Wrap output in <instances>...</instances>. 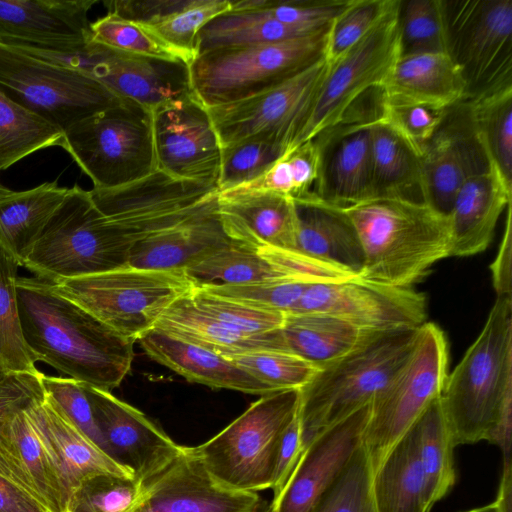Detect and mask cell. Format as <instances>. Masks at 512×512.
<instances>
[{"instance_id":"6da1fadb","label":"cell","mask_w":512,"mask_h":512,"mask_svg":"<svg viewBox=\"0 0 512 512\" xmlns=\"http://www.w3.org/2000/svg\"><path fill=\"white\" fill-rule=\"evenodd\" d=\"M26 344L42 361L83 384L111 392L131 369L134 342L37 278H17Z\"/></svg>"},{"instance_id":"7a4b0ae2","label":"cell","mask_w":512,"mask_h":512,"mask_svg":"<svg viewBox=\"0 0 512 512\" xmlns=\"http://www.w3.org/2000/svg\"><path fill=\"white\" fill-rule=\"evenodd\" d=\"M341 208L362 246V279L412 287L435 263L449 257V216L424 201L375 197Z\"/></svg>"},{"instance_id":"3957f363","label":"cell","mask_w":512,"mask_h":512,"mask_svg":"<svg viewBox=\"0 0 512 512\" xmlns=\"http://www.w3.org/2000/svg\"><path fill=\"white\" fill-rule=\"evenodd\" d=\"M440 401L455 447L491 441L512 403V299L496 298L480 334L447 375Z\"/></svg>"},{"instance_id":"277c9868","label":"cell","mask_w":512,"mask_h":512,"mask_svg":"<svg viewBox=\"0 0 512 512\" xmlns=\"http://www.w3.org/2000/svg\"><path fill=\"white\" fill-rule=\"evenodd\" d=\"M419 330L369 333L355 348L317 370L300 389L303 451L325 429L372 402L409 356Z\"/></svg>"},{"instance_id":"5b68a950","label":"cell","mask_w":512,"mask_h":512,"mask_svg":"<svg viewBox=\"0 0 512 512\" xmlns=\"http://www.w3.org/2000/svg\"><path fill=\"white\" fill-rule=\"evenodd\" d=\"M38 280L133 341L153 330L167 309L198 285L184 270L130 265L88 276Z\"/></svg>"},{"instance_id":"8992f818","label":"cell","mask_w":512,"mask_h":512,"mask_svg":"<svg viewBox=\"0 0 512 512\" xmlns=\"http://www.w3.org/2000/svg\"><path fill=\"white\" fill-rule=\"evenodd\" d=\"M133 242L75 185L54 212L23 267L43 281L108 272L127 266Z\"/></svg>"},{"instance_id":"52a82bcc","label":"cell","mask_w":512,"mask_h":512,"mask_svg":"<svg viewBox=\"0 0 512 512\" xmlns=\"http://www.w3.org/2000/svg\"><path fill=\"white\" fill-rule=\"evenodd\" d=\"M328 29L278 43L199 52L188 65L192 95L210 108L270 90L324 58Z\"/></svg>"},{"instance_id":"ba28073f","label":"cell","mask_w":512,"mask_h":512,"mask_svg":"<svg viewBox=\"0 0 512 512\" xmlns=\"http://www.w3.org/2000/svg\"><path fill=\"white\" fill-rule=\"evenodd\" d=\"M300 389L262 395L192 453L223 487L258 493L271 489L281 436L298 411Z\"/></svg>"},{"instance_id":"9c48e42d","label":"cell","mask_w":512,"mask_h":512,"mask_svg":"<svg viewBox=\"0 0 512 512\" xmlns=\"http://www.w3.org/2000/svg\"><path fill=\"white\" fill-rule=\"evenodd\" d=\"M62 148L90 177L93 188L125 186L157 171L151 109L131 100L71 126Z\"/></svg>"},{"instance_id":"30bf717a","label":"cell","mask_w":512,"mask_h":512,"mask_svg":"<svg viewBox=\"0 0 512 512\" xmlns=\"http://www.w3.org/2000/svg\"><path fill=\"white\" fill-rule=\"evenodd\" d=\"M448 345L444 332L425 322L404 363L370 403L363 435L373 472L393 445L440 396L448 375Z\"/></svg>"},{"instance_id":"8fae6325","label":"cell","mask_w":512,"mask_h":512,"mask_svg":"<svg viewBox=\"0 0 512 512\" xmlns=\"http://www.w3.org/2000/svg\"><path fill=\"white\" fill-rule=\"evenodd\" d=\"M0 90L64 133L125 99L89 76L0 45Z\"/></svg>"},{"instance_id":"7c38bea8","label":"cell","mask_w":512,"mask_h":512,"mask_svg":"<svg viewBox=\"0 0 512 512\" xmlns=\"http://www.w3.org/2000/svg\"><path fill=\"white\" fill-rule=\"evenodd\" d=\"M447 54L467 98L512 82V0H443Z\"/></svg>"},{"instance_id":"4fadbf2b","label":"cell","mask_w":512,"mask_h":512,"mask_svg":"<svg viewBox=\"0 0 512 512\" xmlns=\"http://www.w3.org/2000/svg\"><path fill=\"white\" fill-rule=\"evenodd\" d=\"M43 61L77 70L101 83L118 97L147 108L193 96L189 67L119 51L89 41L70 52L11 47Z\"/></svg>"},{"instance_id":"5bb4252c","label":"cell","mask_w":512,"mask_h":512,"mask_svg":"<svg viewBox=\"0 0 512 512\" xmlns=\"http://www.w3.org/2000/svg\"><path fill=\"white\" fill-rule=\"evenodd\" d=\"M399 0L333 66L328 67L297 146L343 122L348 109L371 88L379 89L400 57Z\"/></svg>"},{"instance_id":"9a60e30c","label":"cell","mask_w":512,"mask_h":512,"mask_svg":"<svg viewBox=\"0 0 512 512\" xmlns=\"http://www.w3.org/2000/svg\"><path fill=\"white\" fill-rule=\"evenodd\" d=\"M327 72L322 58L270 90L207 108L221 146L270 133L284 143L287 151L296 147Z\"/></svg>"},{"instance_id":"2e32d148","label":"cell","mask_w":512,"mask_h":512,"mask_svg":"<svg viewBox=\"0 0 512 512\" xmlns=\"http://www.w3.org/2000/svg\"><path fill=\"white\" fill-rule=\"evenodd\" d=\"M323 313L365 331L385 333L417 329L426 322L423 293L412 287H396L359 276L313 283L290 313Z\"/></svg>"},{"instance_id":"e0dca14e","label":"cell","mask_w":512,"mask_h":512,"mask_svg":"<svg viewBox=\"0 0 512 512\" xmlns=\"http://www.w3.org/2000/svg\"><path fill=\"white\" fill-rule=\"evenodd\" d=\"M89 192L97 209L134 243L188 218L219 190L213 183L180 180L157 170L125 186Z\"/></svg>"},{"instance_id":"ac0fdd59","label":"cell","mask_w":512,"mask_h":512,"mask_svg":"<svg viewBox=\"0 0 512 512\" xmlns=\"http://www.w3.org/2000/svg\"><path fill=\"white\" fill-rule=\"evenodd\" d=\"M157 170L217 185L221 144L208 109L193 96L151 108Z\"/></svg>"},{"instance_id":"d6986e66","label":"cell","mask_w":512,"mask_h":512,"mask_svg":"<svg viewBox=\"0 0 512 512\" xmlns=\"http://www.w3.org/2000/svg\"><path fill=\"white\" fill-rule=\"evenodd\" d=\"M83 387L102 434L104 451L142 484L186 452V446L175 443L135 407L111 392L86 384Z\"/></svg>"},{"instance_id":"ffe728a7","label":"cell","mask_w":512,"mask_h":512,"mask_svg":"<svg viewBox=\"0 0 512 512\" xmlns=\"http://www.w3.org/2000/svg\"><path fill=\"white\" fill-rule=\"evenodd\" d=\"M128 512H261L258 493L238 492L217 483L187 447L160 474L143 484Z\"/></svg>"},{"instance_id":"44dd1931","label":"cell","mask_w":512,"mask_h":512,"mask_svg":"<svg viewBox=\"0 0 512 512\" xmlns=\"http://www.w3.org/2000/svg\"><path fill=\"white\" fill-rule=\"evenodd\" d=\"M97 0H0V45L70 52L90 41Z\"/></svg>"},{"instance_id":"7402d4cb","label":"cell","mask_w":512,"mask_h":512,"mask_svg":"<svg viewBox=\"0 0 512 512\" xmlns=\"http://www.w3.org/2000/svg\"><path fill=\"white\" fill-rule=\"evenodd\" d=\"M369 416L370 404L321 432L266 512H309L362 443Z\"/></svg>"},{"instance_id":"603a6c76","label":"cell","mask_w":512,"mask_h":512,"mask_svg":"<svg viewBox=\"0 0 512 512\" xmlns=\"http://www.w3.org/2000/svg\"><path fill=\"white\" fill-rule=\"evenodd\" d=\"M448 113L421 157V194L425 203L448 215L462 185L490 169L471 126L465 104ZM449 112V111H448Z\"/></svg>"},{"instance_id":"cb8c5ba5","label":"cell","mask_w":512,"mask_h":512,"mask_svg":"<svg viewBox=\"0 0 512 512\" xmlns=\"http://www.w3.org/2000/svg\"><path fill=\"white\" fill-rule=\"evenodd\" d=\"M370 120L343 122L314 139L320 148V172L312 193L338 207L373 198Z\"/></svg>"},{"instance_id":"d4e9b609","label":"cell","mask_w":512,"mask_h":512,"mask_svg":"<svg viewBox=\"0 0 512 512\" xmlns=\"http://www.w3.org/2000/svg\"><path fill=\"white\" fill-rule=\"evenodd\" d=\"M218 211L228 237L255 250H296L294 199L268 192L230 189L219 192Z\"/></svg>"},{"instance_id":"484cf974","label":"cell","mask_w":512,"mask_h":512,"mask_svg":"<svg viewBox=\"0 0 512 512\" xmlns=\"http://www.w3.org/2000/svg\"><path fill=\"white\" fill-rule=\"evenodd\" d=\"M218 194L188 218L135 241L128 265L185 271L198 260L229 244L232 240L222 225Z\"/></svg>"},{"instance_id":"4316f807","label":"cell","mask_w":512,"mask_h":512,"mask_svg":"<svg viewBox=\"0 0 512 512\" xmlns=\"http://www.w3.org/2000/svg\"><path fill=\"white\" fill-rule=\"evenodd\" d=\"M27 413L51 451L69 496L83 480L96 474L133 477L88 438L45 392Z\"/></svg>"},{"instance_id":"83f0119b","label":"cell","mask_w":512,"mask_h":512,"mask_svg":"<svg viewBox=\"0 0 512 512\" xmlns=\"http://www.w3.org/2000/svg\"><path fill=\"white\" fill-rule=\"evenodd\" d=\"M511 198L512 186L492 168L469 178L458 191L448 214L449 257H466L484 251Z\"/></svg>"},{"instance_id":"f1b7e54d","label":"cell","mask_w":512,"mask_h":512,"mask_svg":"<svg viewBox=\"0 0 512 512\" xmlns=\"http://www.w3.org/2000/svg\"><path fill=\"white\" fill-rule=\"evenodd\" d=\"M294 202L296 250L359 276L364 255L356 229L346 212L313 193L296 198Z\"/></svg>"},{"instance_id":"f546056e","label":"cell","mask_w":512,"mask_h":512,"mask_svg":"<svg viewBox=\"0 0 512 512\" xmlns=\"http://www.w3.org/2000/svg\"><path fill=\"white\" fill-rule=\"evenodd\" d=\"M138 341L151 359L190 382L259 396L276 392L226 357L158 329L154 328Z\"/></svg>"},{"instance_id":"4dcf8cb0","label":"cell","mask_w":512,"mask_h":512,"mask_svg":"<svg viewBox=\"0 0 512 512\" xmlns=\"http://www.w3.org/2000/svg\"><path fill=\"white\" fill-rule=\"evenodd\" d=\"M381 96L448 110L465 101L464 78L447 53L400 56L381 87Z\"/></svg>"},{"instance_id":"1f68e13d","label":"cell","mask_w":512,"mask_h":512,"mask_svg":"<svg viewBox=\"0 0 512 512\" xmlns=\"http://www.w3.org/2000/svg\"><path fill=\"white\" fill-rule=\"evenodd\" d=\"M188 294L167 309L155 329L226 358L264 350L289 352L281 328L266 333L234 330L197 308Z\"/></svg>"},{"instance_id":"d6a6232c","label":"cell","mask_w":512,"mask_h":512,"mask_svg":"<svg viewBox=\"0 0 512 512\" xmlns=\"http://www.w3.org/2000/svg\"><path fill=\"white\" fill-rule=\"evenodd\" d=\"M372 493L377 512H430L434 504L412 427L373 472Z\"/></svg>"},{"instance_id":"836d02e7","label":"cell","mask_w":512,"mask_h":512,"mask_svg":"<svg viewBox=\"0 0 512 512\" xmlns=\"http://www.w3.org/2000/svg\"><path fill=\"white\" fill-rule=\"evenodd\" d=\"M70 188L56 181L0 196V245L22 266Z\"/></svg>"},{"instance_id":"e575fe53","label":"cell","mask_w":512,"mask_h":512,"mask_svg":"<svg viewBox=\"0 0 512 512\" xmlns=\"http://www.w3.org/2000/svg\"><path fill=\"white\" fill-rule=\"evenodd\" d=\"M287 350L318 369L355 348L372 332L323 313H287L281 327Z\"/></svg>"},{"instance_id":"d590c367","label":"cell","mask_w":512,"mask_h":512,"mask_svg":"<svg viewBox=\"0 0 512 512\" xmlns=\"http://www.w3.org/2000/svg\"><path fill=\"white\" fill-rule=\"evenodd\" d=\"M371 181L373 198L403 197L419 200L420 157L377 116L370 120Z\"/></svg>"},{"instance_id":"8d00e7d4","label":"cell","mask_w":512,"mask_h":512,"mask_svg":"<svg viewBox=\"0 0 512 512\" xmlns=\"http://www.w3.org/2000/svg\"><path fill=\"white\" fill-rule=\"evenodd\" d=\"M464 104L490 168L512 186V82L474 95Z\"/></svg>"},{"instance_id":"74e56055","label":"cell","mask_w":512,"mask_h":512,"mask_svg":"<svg viewBox=\"0 0 512 512\" xmlns=\"http://www.w3.org/2000/svg\"><path fill=\"white\" fill-rule=\"evenodd\" d=\"M19 460L38 499L50 512H64L69 493L54 457L35 428L27 409L11 424Z\"/></svg>"},{"instance_id":"f35d334b","label":"cell","mask_w":512,"mask_h":512,"mask_svg":"<svg viewBox=\"0 0 512 512\" xmlns=\"http://www.w3.org/2000/svg\"><path fill=\"white\" fill-rule=\"evenodd\" d=\"M318 32L283 24L260 10H229L199 31L197 54L216 47L278 43Z\"/></svg>"},{"instance_id":"ab89813d","label":"cell","mask_w":512,"mask_h":512,"mask_svg":"<svg viewBox=\"0 0 512 512\" xmlns=\"http://www.w3.org/2000/svg\"><path fill=\"white\" fill-rule=\"evenodd\" d=\"M418 456L433 504L443 498L455 482L453 449L455 445L443 413L440 396L411 426Z\"/></svg>"},{"instance_id":"60d3db41","label":"cell","mask_w":512,"mask_h":512,"mask_svg":"<svg viewBox=\"0 0 512 512\" xmlns=\"http://www.w3.org/2000/svg\"><path fill=\"white\" fill-rule=\"evenodd\" d=\"M185 272L198 284H244L293 277L258 250L234 241L198 260Z\"/></svg>"},{"instance_id":"b9f144b4","label":"cell","mask_w":512,"mask_h":512,"mask_svg":"<svg viewBox=\"0 0 512 512\" xmlns=\"http://www.w3.org/2000/svg\"><path fill=\"white\" fill-rule=\"evenodd\" d=\"M64 135L0 90V172L48 147L62 148Z\"/></svg>"},{"instance_id":"7bdbcfd3","label":"cell","mask_w":512,"mask_h":512,"mask_svg":"<svg viewBox=\"0 0 512 512\" xmlns=\"http://www.w3.org/2000/svg\"><path fill=\"white\" fill-rule=\"evenodd\" d=\"M42 375L40 371L14 373L0 384V474L20 484L34 495L13 443L11 424L18 413L28 409L44 396Z\"/></svg>"},{"instance_id":"ee69618b","label":"cell","mask_w":512,"mask_h":512,"mask_svg":"<svg viewBox=\"0 0 512 512\" xmlns=\"http://www.w3.org/2000/svg\"><path fill=\"white\" fill-rule=\"evenodd\" d=\"M18 262L0 245V360L11 373H38L25 342L18 309Z\"/></svg>"},{"instance_id":"f6af8a7d","label":"cell","mask_w":512,"mask_h":512,"mask_svg":"<svg viewBox=\"0 0 512 512\" xmlns=\"http://www.w3.org/2000/svg\"><path fill=\"white\" fill-rule=\"evenodd\" d=\"M286 151L284 143L270 133L255 134L221 146L219 192L253 181Z\"/></svg>"},{"instance_id":"bcb514c9","label":"cell","mask_w":512,"mask_h":512,"mask_svg":"<svg viewBox=\"0 0 512 512\" xmlns=\"http://www.w3.org/2000/svg\"><path fill=\"white\" fill-rule=\"evenodd\" d=\"M400 56L447 53L443 0L399 2Z\"/></svg>"},{"instance_id":"7dc6e473","label":"cell","mask_w":512,"mask_h":512,"mask_svg":"<svg viewBox=\"0 0 512 512\" xmlns=\"http://www.w3.org/2000/svg\"><path fill=\"white\" fill-rule=\"evenodd\" d=\"M373 469L363 443L309 512H377L372 493Z\"/></svg>"},{"instance_id":"c3c4849f","label":"cell","mask_w":512,"mask_h":512,"mask_svg":"<svg viewBox=\"0 0 512 512\" xmlns=\"http://www.w3.org/2000/svg\"><path fill=\"white\" fill-rule=\"evenodd\" d=\"M90 41L130 54L190 64L179 50L166 44L141 24L107 13L90 24Z\"/></svg>"},{"instance_id":"681fc988","label":"cell","mask_w":512,"mask_h":512,"mask_svg":"<svg viewBox=\"0 0 512 512\" xmlns=\"http://www.w3.org/2000/svg\"><path fill=\"white\" fill-rule=\"evenodd\" d=\"M143 486L133 477L96 474L73 490L64 512H128L141 496Z\"/></svg>"},{"instance_id":"f907efd6","label":"cell","mask_w":512,"mask_h":512,"mask_svg":"<svg viewBox=\"0 0 512 512\" xmlns=\"http://www.w3.org/2000/svg\"><path fill=\"white\" fill-rule=\"evenodd\" d=\"M227 359L274 391L301 389L318 370L306 360L286 351H256Z\"/></svg>"},{"instance_id":"816d5d0a","label":"cell","mask_w":512,"mask_h":512,"mask_svg":"<svg viewBox=\"0 0 512 512\" xmlns=\"http://www.w3.org/2000/svg\"><path fill=\"white\" fill-rule=\"evenodd\" d=\"M230 8L229 0H192L184 9L143 26L192 61L197 55L199 31Z\"/></svg>"},{"instance_id":"f5cc1de1","label":"cell","mask_w":512,"mask_h":512,"mask_svg":"<svg viewBox=\"0 0 512 512\" xmlns=\"http://www.w3.org/2000/svg\"><path fill=\"white\" fill-rule=\"evenodd\" d=\"M201 311L222 324L245 333H266L279 330L285 314L257 308L238 300L221 296L202 288L199 284L188 294Z\"/></svg>"},{"instance_id":"db71d44e","label":"cell","mask_w":512,"mask_h":512,"mask_svg":"<svg viewBox=\"0 0 512 512\" xmlns=\"http://www.w3.org/2000/svg\"><path fill=\"white\" fill-rule=\"evenodd\" d=\"M449 110L381 96L377 117L421 157Z\"/></svg>"},{"instance_id":"11a10c76","label":"cell","mask_w":512,"mask_h":512,"mask_svg":"<svg viewBox=\"0 0 512 512\" xmlns=\"http://www.w3.org/2000/svg\"><path fill=\"white\" fill-rule=\"evenodd\" d=\"M394 0H349L331 22L324 52L328 67L333 66L383 17Z\"/></svg>"},{"instance_id":"9f6ffc18","label":"cell","mask_w":512,"mask_h":512,"mask_svg":"<svg viewBox=\"0 0 512 512\" xmlns=\"http://www.w3.org/2000/svg\"><path fill=\"white\" fill-rule=\"evenodd\" d=\"M313 283L296 277H279L244 284H199L215 294L242 303L284 314L294 310L303 293Z\"/></svg>"},{"instance_id":"6f0895ef","label":"cell","mask_w":512,"mask_h":512,"mask_svg":"<svg viewBox=\"0 0 512 512\" xmlns=\"http://www.w3.org/2000/svg\"><path fill=\"white\" fill-rule=\"evenodd\" d=\"M347 3L336 0H241L231 1L230 10H260L283 24L317 32L328 28Z\"/></svg>"},{"instance_id":"680465c9","label":"cell","mask_w":512,"mask_h":512,"mask_svg":"<svg viewBox=\"0 0 512 512\" xmlns=\"http://www.w3.org/2000/svg\"><path fill=\"white\" fill-rule=\"evenodd\" d=\"M41 383L44 392L62 408L68 418L104 451L102 434L83 384L68 377L45 374L42 375Z\"/></svg>"},{"instance_id":"91938a15","label":"cell","mask_w":512,"mask_h":512,"mask_svg":"<svg viewBox=\"0 0 512 512\" xmlns=\"http://www.w3.org/2000/svg\"><path fill=\"white\" fill-rule=\"evenodd\" d=\"M192 0H112L104 1L108 13L148 25L187 7Z\"/></svg>"},{"instance_id":"94428289","label":"cell","mask_w":512,"mask_h":512,"mask_svg":"<svg viewBox=\"0 0 512 512\" xmlns=\"http://www.w3.org/2000/svg\"><path fill=\"white\" fill-rule=\"evenodd\" d=\"M302 453L301 428L297 411L281 436L271 487L272 500H275L284 489Z\"/></svg>"},{"instance_id":"6125c7cd","label":"cell","mask_w":512,"mask_h":512,"mask_svg":"<svg viewBox=\"0 0 512 512\" xmlns=\"http://www.w3.org/2000/svg\"><path fill=\"white\" fill-rule=\"evenodd\" d=\"M506 224L498 253L491 264L492 283L496 298L512 299V219L511 204L507 207Z\"/></svg>"},{"instance_id":"be15d7a7","label":"cell","mask_w":512,"mask_h":512,"mask_svg":"<svg viewBox=\"0 0 512 512\" xmlns=\"http://www.w3.org/2000/svg\"><path fill=\"white\" fill-rule=\"evenodd\" d=\"M0 512H50L29 490L0 474Z\"/></svg>"},{"instance_id":"e7e4bbea","label":"cell","mask_w":512,"mask_h":512,"mask_svg":"<svg viewBox=\"0 0 512 512\" xmlns=\"http://www.w3.org/2000/svg\"><path fill=\"white\" fill-rule=\"evenodd\" d=\"M499 512H511L512 508V465L511 460L503 461L497 497L494 501Z\"/></svg>"},{"instance_id":"03108f58","label":"cell","mask_w":512,"mask_h":512,"mask_svg":"<svg viewBox=\"0 0 512 512\" xmlns=\"http://www.w3.org/2000/svg\"><path fill=\"white\" fill-rule=\"evenodd\" d=\"M464 512H499L495 503L484 505L482 507L473 508Z\"/></svg>"},{"instance_id":"003e7915","label":"cell","mask_w":512,"mask_h":512,"mask_svg":"<svg viewBox=\"0 0 512 512\" xmlns=\"http://www.w3.org/2000/svg\"><path fill=\"white\" fill-rule=\"evenodd\" d=\"M12 374L0 360V384L6 381Z\"/></svg>"}]
</instances>
